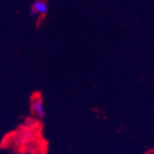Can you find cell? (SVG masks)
<instances>
[{"label": "cell", "instance_id": "obj_1", "mask_svg": "<svg viewBox=\"0 0 154 154\" xmlns=\"http://www.w3.org/2000/svg\"><path fill=\"white\" fill-rule=\"evenodd\" d=\"M30 112L37 119H42L46 116V111L43 105V99L40 94L32 95L29 105Z\"/></svg>", "mask_w": 154, "mask_h": 154}, {"label": "cell", "instance_id": "obj_2", "mask_svg": "<svg viewBox=\"0 0 154 154\" xmlns=\"http://www.w3.org/2000/svg\"><path fill=\"white\" fill-rule=\"evenodd\" d=\"M48 10L49 7L46 0H35L30 7V16H44Z\"/></svg>", "mask_w": 154, "mask_h": 154}]
</instances>
